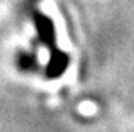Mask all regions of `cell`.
Returning <instances> with one entry per match:
<instances>
[{"instance_id": "obj_1", "label": "cell", "mask_w": 134, "mask_h": 132, "mask_svg": "<svg viewBox=\"0 0 134 132\" xmlns=\"http://www.w3.org/2000/svg\"><path fill=\"white\" fill-rule=\"evenodd\" d=\"M34 23H36V29H37V34L40 37L42 43L49 48V63L46 66V74L49 79L60 77L69 65V57L68 54L60 51L55 43V31H54L53 20L43 15L42 13H36Z\"/></svg>"}, {"instance_id": "obj_2", "label": "cell", "mask_w": 134, "mask_h": 132, "mask_svg": "<svg viewBox=\"0 0 134 132\" xmlns=\"http://www.w3.org/2000/svg\"><path fill=\"white\" fill-rule=\"evenodd\" d=\"M19 65L20 68H23V69H26V71H31L32 69V62H34V55L31 52H22L19 55Z\"/></svg>"}]
</instances>
